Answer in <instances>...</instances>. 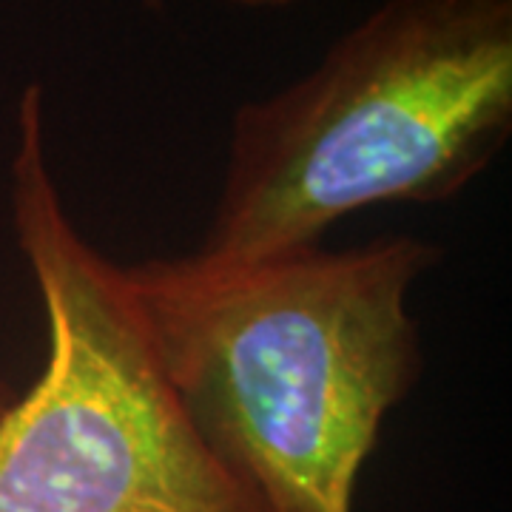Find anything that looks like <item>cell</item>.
I'll return each instance as SVG.
<instances>
[{"label": "cell", "mask_w": 512, "mask_h": 512, "mask_svg": "<svg viewBox=\"0 0 512 512\" xmlns=\"http://www.w3.org/2000/svg\"><path fill=\"white\" fill-rule=\"evenodd\" d=\"M143 9H148V12H154V15H160L165 9V0H137Z\"/></svg>", "instance_id": "obj_6"}, {"label": "cell", "mask_w": 512, "mask_h": 512, "mask_svg": "<svg viewBox=\"0 0 512 512\" xmlns=\"http://www.w3.org/2000/svg\"><path fill=\"white\" fill-rule=\"evenodd\" d=\"M441 262L413 234L259 259L128 265L177 399L262 512H353L424 348L410 293Z\"/></svg>", "instance_id": "obj_1"}, {"label": "cell", "mask_w": 512, "mask_h": 512, "mask_svg": "<svg viewBox=\"0 0 512 512\" xmlns=\"http://www.w3.org/2000/svg\"><path fill=\"white\" fill-rule=\"evenodd\" d=\"M237 9H251V12H274V9H291L302 0H228Z\"/></svg>", "instance_id": "obj_4"}, {"label": "cell", "mask_w": 512, "mask_h": 512, "mask_svg": "<svg viewBox=\"0 0 512 512\" xmlns=\"http://www.w3.org/2000/svg\"><path fill=\"white\" fill-rule=\"evenodd\" d=\"M12 402H15V390L6 382H0V413H3Z\"/></svg>", "instance_id": "obj_5"}, {"label": "cell", "mask_w": 512, "mask_h": 512, "mask_svg": "<svg viewBox=\"0 0 512 512\" xmlns=\"http://www.w3.org/2000/svg\"><path fill=\"white\" fill-rule=\"evenodd\" d=\"M512 137V0H382L231 117L205 259L322 245L376 205L456 200Z\"/></svg>", "instance_id": "obj_2"}, {"label": "cell", "mask_w": 512, "mask_h": 512, "mask_svg": "<svg viewBox=\"0 0 512 512\" xmlns=\"http://www.w3.org/2000/svg\"><path fill=\"white\" fill-rule=\"evenodd\" d=\"M12 225L46 313V362L0 413V512H262L177 399L128 268L83 237L18 100Z\"/></svg>", "instance_id": "obj_3"}]
</instances>
